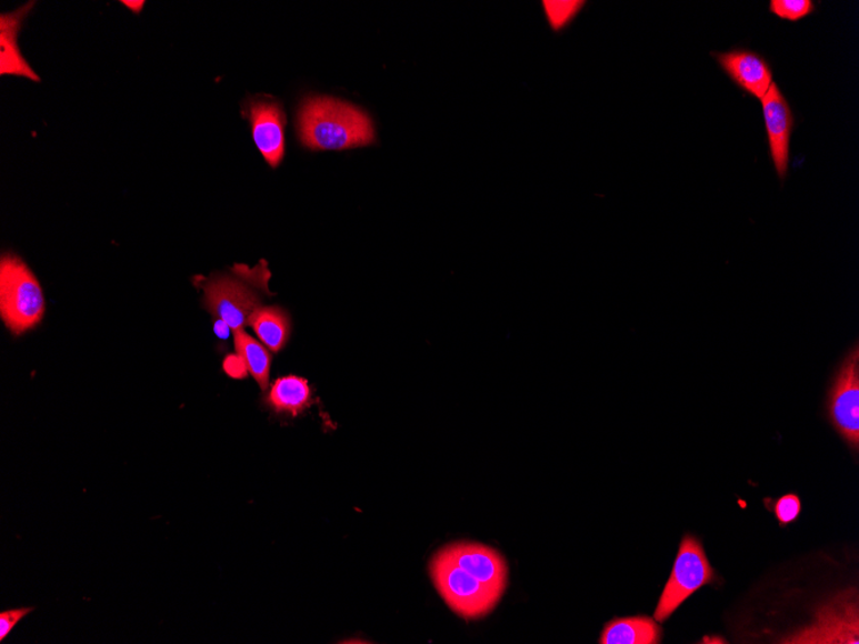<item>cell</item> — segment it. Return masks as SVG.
<instances>
[{"instance_id":"1","label":"cell","mask_w":859,"mask_h":644,"mask_svg":"<svg viewBox=\"0 0 859 644\" xmlns=\"http://www.w3.org/2000/svg\"><path fill=\"white\" fill-rule=\"evenodd\" d=\"M302 144L310 150H346L374 142L372 120L357 105L318 95L307 98L298 113Z\"/></svg>"},{"instance_id":"2","label":"cell","mask_w":859,"mask_h":644,"mask_svg":"<svg viewBox=\"0 0 859 644\" xmlns=\"http://www.w3.org/2000/svg\"><path fill=\"white\" fill-rule=\"evenodd\" d=\"M269 279L271 273L263 260L256 268L239 264L231 273L211 275L210 279L201 276L194 283L203 291V306L212 318L239 332L249 325L261 300L272 295L268 289Z\"/></svg>"},{"instance_id":"3","label":"cell","mask_w":859,"mask_h":644,"mask_svg":"<svg viewBox=\"0 0 859 644\" xmlns=\"http://www.w3.org/2000/svg\"><path fill=\"white\" fill-rule=\"evenodd\" d=\"M46 300L34 273L19 256L4 254L0 260V316L14 336L42 322Z\"/></svg>"},{"instance_id":"4","label":"cell","mask_w":859,"mask_h":644,"mask_svg":"<svg viewBox=\"0 0 859 644\" xmlns=\"http://www.w3.org/2000/svg\"><path fill=\"white\" fill-rule=\"evenodd\" d=\"M430 575L440 597L465 621H476L492 613L502 597L456 565L441 550L430 561Z\"/></svg>"},{"instance_id":"5","label":"cell","mask_w":859,"mask_h":644,"mask_svg":"<svg viewBox=\"0 0 859 644\" xmlns=\"http://www.w3.org/2000/svg\"><path fill=\"white\" fill-rule=\"evenodd\" d=\"M716 573L697 537L686 535L679 545V552L672 575L662 592L656 610V621L665 623L682 603L702 586L715 583Z\"/></svg>"},{"instance_id":"6","label":"cell","mask_w":859,"mask_h":644,"mask_svg":"<svg viewBox=\"0 0 859 644\" xmlns=\"http://www.w3.org/2000/svg\"><path fill=\"white\" fill-rule=\"evenodd\" d=\"M826 413L849 450H859V346L849 350L833 378L826 401Z\"/></svg>"},{"instance_id":"7","label":"cell","mask_w":859,"mask_h":644,"mask_svg":"<svg viewBox=\"0 0 859 644\" xmlns=\"http://www.w3.org/2000/svg\"><path fill=\"white\" fill-rule=\"evenodd\" d=\"M760 102H762L769 154L777 175L785 181L789 173L790 143L796 118L787 97L775 81Z\"/></svg>"},{"instance_id":"8","label":"cell","mask_w":859,"mask_h":644,"mask_svg":"<svg viewBox=\"0 0 859 644\" xmlns=\"http://www.w3.org/2000/svg\"><path fill=\"white\" fill-rule=\"evenodd\" d=\"M719 67L741 91L762 100L773 83L771 64L748 48H733L731 51L713 53Z\"/></svg>"},{"instance_id":"9","label":"cell","mask_w":859,"mask_h":644,"mask_svg":"<svg viewBox=\"0 0 859 644\" xmlns=\"http://www.w3.org/2000/svg\"><path fill=\"white\" fill-rule=\"evenodd\" d=\"M441 551L465 572L503 596L509 568L505 559L496 550L479 543L458 542L447 545Z\"/></svg>"},{"instance_id":"10","label":"cell","mask_w":859,"mask_h":644,"mask_svg":"<svg viewBox=\"0 0 859 644\" xmlns=\"http://www.w3.org/2000/svg\"><path fill=\"white\" fill-rule=\"evenodd\" d=\"M252 138L268 164L277 168L284 157L286 115L280 103L251 100L248 104Z\"/></svg>"},{"instance_id":"11","label":"cell","mask_w":859,"mask_h":644,"mask_svg":"<svg viewBox=\"0 0 859 644\" xmlns=\"http://www.w3.org/2000/svg\"><path fill=\"white\" fill-rule=\"evenodd\" d=\"M34 3H28L12 13H4L0 18V73L2 76L23 77L40 81V78L31 70L30 64L22 59L19 48V32L21 23L30 12Z\"/></svg>"},{"instance_id":"12","label":"cell","mask_w":859,"mask_h":644,"mask_svg":"<svg viewBox=\"0 0 859 644\" xmlns=\"http://www.w3.org/2000/svg\"><path fill=\"white\" fill-rule=\"evenodd\" d=\"M267 406L277 414H290L298 417L312 404V389L306 379L289 374L277 379L264 398Z\"/></svg>"},{"instance_id":"13","label":"cell","mask_w":859,"mask_h":644,"mask_svg":"<svg viewBox=\"0 0 859 644\" xmlns=\"http://www.w3.org/2000/svg\"><path fill=\"white\" fill-rule=\"evenodd\" d=\"M661 630L657 621L650 617L613 618L605 625L601 644H658Z\"/></svg>"},{"instance_id":"14","label":"cell","mask_w":859,"mask_h":644,"mask_svg":"<svg viewBox=\"0 0 859 644\" xmlns=\"http://www.w3.org/2000/svg\"><path fill=\"white\" fill-rule=\"evenodd\" d=\"M249 325L258 334L261 344H264L272 353H280L288 344L291 334V320L288 312L281 308L261 305L250 316Z\"/></svg>"},{"instance_id":"15","label":"cell","mask_w":859,"mask_h":644,"mask_svg":"<svg viewBox=\"0 0 859 644\" xmlns=\"http://www.w3.org/2000/svg\"><path fill=\"white\" fill-rule=\"evenodd\" d=\"M236 352L242 358L248 366V371L259 383L261 390L266 391L271 376L272 355L264 344L242 331L234 332Z\"/></svg>"},{"instance_id":"16","label":"cell","mask_w":859,"mask_h":644,"mask_svg":"<svg viewBox=\"0 0 859 644\" xmlns=\"http://www.w3.org/2000/svg\"><path fill=\"white\" fill-rule=\"evenodd\" d=\"M816 11L812 0H771L769 12L776 18L790 22H798L808 18Z\"/></svg>"},{"instance_id":"17","label":"cell","mask_w":859,"mask_h":644,"mask_svg":"<svg viewBox=\"0 0 859 644\" xmlns=\"http://www.w3.org/2000/svg\"><path fill=\"white\" fill-rule=\"evenodd\" d=\"M583 2H545V11L553 30L566 28L582 10Z\"/></svg>"},{"instance_id":"18","label":"cell","mask_w":859,"mask_h":644,"mask_svg":"<svg viewBox=\"0 0 859 644\" xmlns=\"http://www.w3.org/2000/svg\"><path fill=\"white\" fill-rule=\"evenodd\" d=\"M767 509L775 513L777 521L781 526H788L800 516L801 501L796 494H788L781 496L779 501L769 504L766 503Z\"/></svg>"},{"instance_id":"19","label":"cell","mask_w":859,"mask_h":644,"mask_svg":"<svg viewBox=\"0 0 859 644\" xmlns=\"http://www.w3.org/2000/svg\"><path fill=\"white\" fill-rule=\"evenodd\" d=\"M32 610L34 608L22 607L2 611V613H0V641L4 642L8 635L14 630V626L18 625L23 617L31 614Z\"/></svg>"},{"instance_id":"20","label":"cell","mask_w":859,"mask_h":644,"mask_svg":"<svg viewBox=\"0 0 859 644\" xmlns=\"http://www.w3.org/2000/svg\"><path fill=\"white\" fill-rule=\"evenodd\" d=\"M223 370L229 378L241 380L248 376V366L239 354H231L224 359Z\"/></svg>"},{"instance_id":"21","label":"cell","mask_w":859,"mask_h":644,"mask_svg":"<svg viewBox=\"0 0 859 644\" xmlns=\"http://www.w3.org/2000/svg\"><path fill=\"white\" fill-rule=\"evenodd\" d=\"M231 328L222 321V320H216L214 322V332L219 339H228L229 333H231Z\"/></svg>"},{"instance_id":"22","label":"cell","mask_w":859,"mask_h":644,"mask_svg":"<svg viewBox=\"0 0 859 644\" xmlns=\"http://www.w3.org/2000/svg\"><path fill=\"white\" fill-rule=\"evenodd\" d=\"M122 4H124L128 8H130V10H132L133 12L139 13V12L142 11L144 2H127V0H124V2H122Z\"/></svg>"}]
</instances>
